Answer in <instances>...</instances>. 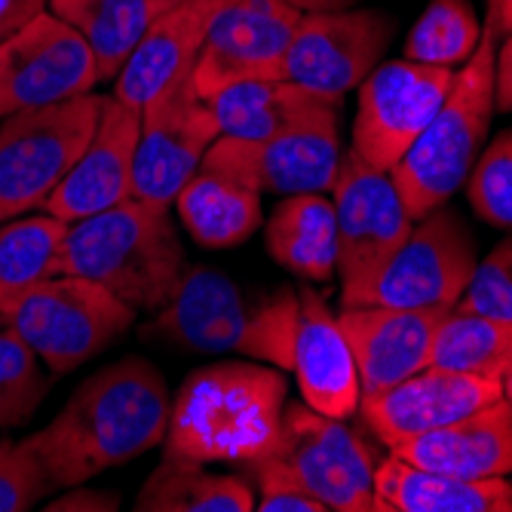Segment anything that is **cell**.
<instances>
[{
	"label": "cell",
	"mask_w": 512,
	"mask_h": 512,
	"mask_svg": "<svg viewBox=\"0 0 512 512\" xmlns=\"http://www.w3.org/2000/svg\"><path fill=\"white\" fill-rule=\"evenodd\" d=\"M169 411L160 371L142 356H126L86 378L53 421L28 436V445L56 491L74 488L157 448Z\"/></svg>",
	"instance_id": "cell-1"
},
{
	"label": "cell",
	"mask_w": 512,
	"mask_h": 512,
	"mask_svg": "<svg viewBox=\"0 0 512 512\" xmlns=\"http://www.w3.org/2000/svg\"><path fill=\"white\" fill-rule=\"evenodd\" d=\"M289 384L264 362H215L191 371L169 411L163 454L191 463H243L273 454Z\"/></svg>",
	"instance_id": "cell-2"
},
{
	"label": "cell",
	"mask_w": 512,
	"mask_h": 512,
	"mask_svg": "<svg viewBox=\"0 0 512 512\" xmlns=\"http://www.w3.org/2000/svg\"><path fill=\"white\" fill-rule=\"evenodd\" d=\"M298 292L246 298L221 270L184 267L172 298L154 313L145 338H160L188 353H237L292 371L298 332Z\"/></svg>",
	"instance_id": "cell-3"
},
{
	"label": "cell",
	"mask_w": 512,
	"mask_h": 512,
	"mask_svg": "<svg viewBox=\"0 0 512 512\" xmlns=\"http://www.w3.org/2000/svg\"><path fill=\"white\" fill-rule=\"evenodd\" d=\"M188 267L169 206L123 200L74 221L65 237V273L96 279L135 313H157Z\"/></svg>",
	"instance_id": "cell-4"
},
{
	"label": "cell",
	"mask_w": 512,
	"mask_h": 512,
	"mask_svg": "<svg viewBox=\"0 0 512 512\" xmlns=\"http://www.w3.org/2000/svg\"><path fill=\"white\" fill-rule=\"evenodd\" d=\"M497 28L485 22L476 53L454 71V83L430 126L390 172L411 221L445 206L463 188L482 154L494 117V59Z\"/></svg>",
	"instance_id": "cell-5"
},
{
	"label": "cell",
	"mask_w": 512,
	"mask_h": 512,
	"mask_svg": "<svg viewBox=\"0 0 512 512\" xmlns=\"http://www.w3.org/2000/svg\"><path fill=\"white\" fill-rule=\"evenodd\" d=\"M0 322L10 325L46 368L68 375L120 341L132 329L135 310L96 279L59 273L0 295Z\"/></svg>",
	"instance_id": "cell-6"
},
{
	"label": "cell",
	"mask_w": 512,
	"mask_h": 512,
	"mask_svg": "<svg viewBox=\"0 0 512 512\" xmlns=\"http://www.w3.org/2000/svg\"><path fill=\"white\" fill-rule=\"evenodd\" d=\"M102 108V92H86L0 117V221L46 206L96 135Z\"/></svg>",
	"instance_id": "cell-7"
},
{
	"label": "cell",
	"mask_w": 512,
	"mask_h": 512,
	"mask_svg": "<svg viewBox=\"0 0 512 512\" xmlns=\"http://www.w3.org/2000/svg\"><path fill=\"white\" fill-rule=\"evenodd\" d=\"M332 194L338 218V273L344 286L341 307H362L411 234L414 221L399 200L393 178L362 163L353 151L341 154Z\"/></svg>",
	"instance_id": "cell-8"
},
{
	"label": "cell",
	"mask_w": 512,
	"mask_h": 512,
	"mask_svg": "<svg viewBox=\"0 0 512 512\" xmlns=\"http://www.w3.org/2000/svg\"><path fill=\"white\" fill-rule=\"evenodd\" d=\"M454 83V68L421 65L411 59L384 62L356 89L353 154L378 172H393L421 138Z\"/></svg>",
	"instance_id": "cell-9"
},
{
	"label": "cell",
	"mask_w": 512,
	"mask_h": 512,
	"mask_svg": "<svg viewBox=\"0 0 512 512\" xmlns=\"http://www.w3.org/2000/svg\"><path fill=\"white\" fill-rule=\"evenodd\" d=\"M273 454L325 509L371 512L375 506V454L338 417L307 402L286 405Z\"/></svg>",
	"instance_id": "cell-10"
},
{
	"label": "cell",
	"mask_w": 512,
	"mask_h": 512,
	"mask_svg": "<svg viewBox=\"0 0 512 512\" xmlns=\"http://www.w3.org/2000/svg\"><path fill=\"white\" fill-rule=\"evenodd\" d=\"M99 83L89 43L50 10L0 40V117L86 96Z\"/></svg>",
	"instance_id": "cell-11"
},
{
	"label": "cell",
	"mask_w": 512,
	"mask_h": 512,
	"mask_svg": "<svg viewBox=\"0 0 512 512\" xmlns=\"http://www.w3.org/2000/svg\"><path fill=\"white\" fill-rule=\"evenodd\" d=\"M221 135L209 102L197 92L194 71L169 83L142 108L132 197L172 206L178 191L200 169L206 151Z\"/></svg>",
	"instance_id": "cell-12"
},
{
	"label": "cell",
	"mask_w": 512,
	"mask_h": 512,
	"mask_svg": "<svg viewBox=\"0 0 512 512\" xmlns=\"http://www.w3.org/2000/svg\"><path fill=\"white\" fill-rule=\"evenodd\" d=\"M200 169L237 178L258 194H325L341 169L338 117L304 123L258 142L218 135Z\"/></svg>",
	"instance_id": "cell-13"
},
{
	"label": "cell",
	"mask_w": 512,
	"mask_h": 512,
	"mask_svg": "<svg viewBox=\"0 0 512 512\" xmlns=\"http://www.w3.org/2000/svg\"><path fill=\"white\" fill-rule=\"evenodd\" d=\"M393 31L396 25L384 10L304 13L283 62V80L341 102L381 65Z\"/></svg>",
	"instance_id": "cell-14"
},
{
	"label": "cell",
	"mask_w": 512,
	"mask_h": 512,
	"mask_svg": "<svg viewBox=\"0 0 512 512\" xmlns=\"http://www.w3.org/2000/svg\"><path fill=\"white\" fill-rule=\"evenodd\" d=\"M476 240L463 218L439 206L411 227L365 304L454 310L476 270Z\"/></svg>",
	"instance_id": "cell-15"
},
{
	"label": "cell",
	"mask_w": 512,
	"mask_h": 512,
	"mask_svg": "<svg viewBox=\"0 0 512 512\" xmlns=\"http://www.w3.org/2000/svg\"><path fill=\"white\" fill-rule=\"evenodd\" d=\"M301 10L286 0H230L215 16L194 65L203 99L243 80H283V62Z\"/></svg>",
	"instance_id": "cell-16"
},
{
	"label": "cell",
	"mask_w": 512,
	"mask_h": 512,
	"mask_svg": "<svg viewBox=\"0 0 512 512\" xmlns=\"http://www.w3.org/2000/svg\"><path fill=\"white\" fill-rule=\"evenodd\" d=\"M503 399L497 375H473L427 365L405 381L359 399V414L387 448L421 433L454 424L491 402Z\"/></svg>",
	"instance_id": "cell-17"
},
{
	"label": "cell",
	"mask_w": 512,
	"mask_h": 512,
	"mask_svg": "<svg viewBox=\"0 0 512 512\" xmlns=\"http://www.w3.org/2000/svg\"><path fill=\"white\" fill-rule=\"evenodd\" d=\"M448 313L451 310L445 307H341L338 322L356 359L362 396L381 393L405 381L414 371L427 368L433 338Z\"/></svg>",
	"instance_id": "cell-18"
},
{
	"label": "cell",
	"mask_w": 512,
	"mask_h": 512,
	"mask_svg": "<svg viewBox=\"0 0 512 512\" xmlns=\"http://www.w3.org/2000/svg\"><path fill=\"white\" fill-rule=\"evenodd\" d=\"M138 135H142V111L105 96L96 135L89 138L74 169L50 194L43 212L74 224L129 200Z\"/></svg>",
	"instance_id": "cell-19"
},
{
	"label": "cell",
	"mask_w": 512,
	"mask_h": 512,
	"mask_svg": "<svg viewBox=\"0 0 512 512\" xmlns=\"http://www.w3.org/2000/svg\"><path fill=\"white\" fill-rule=\"evenodd\" d=\"M227 4L230 0H178L175 7H169L138 40L132 56L114 77L111 96L142 111L169 83L191 74L215 16Z\"/></svg>",
	"instance_id": "cell-20"
},
{
	"label": "cell",
	"mask_w": 512,
	"mask_h": 512,
	"mask_svg": "<svg viewBox=\"0 0 512 512\" xmlns=\"http://www.w3.org/2000/svg\"><path fill=\"white\" fill-rule=\"evenodd\" d=\"M298 332L292 371L298 378L301 396L319 414L347 421L359 411L362 387L356 375V359L347 344L338 316L329 310L316 289L298 292Z\"/></svg>",
	"instance_id": "cell-21"
},
{
	"label": "cell",
	"mask_w": 512,
	"mask_h": 512,
	"mask_svg": "<svg viewBox=\"0 0 512 512\" xmlns=\"http://www.w3.org/2000/svg\"><path fill=\"white\" fill-rule=\"evenodd\" d=\"M393 457L414 467L463 476L491 479L512 473V405L497 399L454 424L421 433L390 448Z\"/></svg>",
	"instance_id": "cell-22"
},
{
	"label": "cell",
	"mask_w": 512,
	"mask_h": 512,
	"mask_svg": "<svg viewBox=\"0 0 512 512\" xmlns=\"http://www.w3.org/2000/svg\"><path fill=\"white\" fill-rule=\"evenodd\" d=\"M512 512V485L506 476L463 479L414 467L387 457L375 467L371 512Z\"/></svg>",
	"instance_id": "cell-23"
},
{
	"label": "cell",
	"mask_w": 512,
	"mask_h": 512,
	"mask_svg": "<svg viewBox=\"0 0 512 512\" xmlns=\"http://www.w3.org/2000/svg\"><path fill=\"white\" fill-rule=\"evenodd\" d=\"M206 102L218 120L221 135L246 138V142H258V138H270L325 117H338V102L322 99L292 80H243L224 86Z\"/></svg>",
	"instance_id": "cell-24"
},
{
	"label": "cell",
	"mask_w": 512,
	"mask_h": 512,
	"mask_svg": "<svg viewBox=\"0 0 512 512\" xmlns=\"http://www.w3.org/2000/svg\"><path fill=\"white\" fill-rule=\"evenodd\" d=\"M270 258L310 283H329L338 270V218L325 194H289L264 227Z\"/></svg>",
	"instance_id": "cell-25"
},
{
	"label": "cell",
	"mask_w": 512,
	"mask_h": 512,
	"mask_svg": "<svg viewBox=\"0 0 512 512\" xmlns=\"http://www.w3.org/2000/svg\"><path fill=\"white\" fill-rule=\"evenodd\" d=\"M175 209L188 234L206 249H230L246 243L261 227V194L237 178L197 169L178 191Z\"/></svg>",
	"instance_id": "cell-26"
},
{
	"label": "cell",
	"mask_w": 512,
	"mask_h": 512,
	"mask_svg": "<svg viewBox=\"0 0 512 512\" xmlns=\"http://www.w3.org/2000/svg\"><path fill=\"white\" fill-rule=\"evenodd\" d=\"M175 4L178 0H50L46 10L89 43L102 80H114L145 31Z\"/></svg>",
	"instance_id": "cell-27"
},
{
	"label": "cell",
	"mask_w": 512,
	"mask_h": 512,
	"mask_svg": "<svg viewBox=\"0 0 512 512\" xmlns=\"http://www.w3.org/2000/svg\"><path fill=\"white\" fill-rule=\"evenodd\" d=\"M138 512H252L255 491L246 476L209 473L206 463L163 454L135 497Z\"/></svg>",
	"instance_id": "cell-28"
},
{
	"label": "cell",
	"mask_w": 512,
	"mask_h": 512,
	"mask_svg": "<svg viewBox=\"0 0 512 512\" xmlns=\"http://www.w3.org/2000/svg\"><path fill=\"white\" fill-rule=\"evenodd\" d=\"M68 221L56 215H19L0 227V295L65 273Z\"/></svg>",
	"instance_id": "cell-29"
},
{
	"label": "cell",
	"mask_w": 512,
	"mask_h": 512,
	"mask_svg": "<svg viewBox=\"0 0 512 512\" xmlns=\"http://www.w3.org/2000/svg\"><path fill=\"white\" fill-rule=\"evenodd\" d=\"M430 365L500 378L512 365V319L451 310L433 338Z\"/></svg>",
	"instance_id": "cell-30"
},
{
	"label": "cell",
	"mask_w": 512,
	"mask_h": 512,
	"mask_svg": "<svg viewBox=\"0 0 512 512\" xmlns=\"http://www.w3.org/2000/svg\"><path fill=\"white\" fill-rule=\"evenodd\" d=\"M479 40L482 25L470 0H430L405 37V59L457 68L476 53Z\"/></svg>",
	"instance_id": "cell-31"
},
{
	"label": "cell",
	"mask_w": 512,
	"mask_h": 512,
	"mask_svg": "<svg viewBox=\"0 0 512 512\" xmlns=\"http://www.w3.org/2000/svg\"><path fill=\"white\" fill-rule=\"evenodd\" d=\"M46 393L50 378L43 375L40 356L0 322V433L31 421Z\"/></svg>",
	"instance_id": "cell-32"
},
{
	"label": "cell",
	"mask_w": 512,
	"mask_h": 512,
	"mask_svg": "<svg viewBox=\"0 0 512 512\" xmlns=\"http://www.w3.org/2000/svg\"><path fill=\"white\" fill-rule=\"evenodd\" d=\"M467 197L485 224L512 227V129L500 132L479 154L467 178Z\"/></svg>",
	"instance_id": "cell-33"
},
{
	"label": "cell",
	"mask_w": 512,
	"mask_h": 512,
	"mask_svg": "<svg viewBox=\"0 0 512 512\" xmlns=\"http://www.w3.org/2000/svg\"><path fill=\"white\" fill-rule=\"evenodd\" d=\"M53 491L56 485L46 476L28 439L13 442L0 436V512H25Z\"/></svg>",
	"instance_id": "cell-34"
},
{
	"label": "cell",
	"mask_w": 512,
	"mask_h": 512,
	"mask_svg": "<svg viewBox=\"0 0 512 512\" xmlns=\"http://www.w3.org/2000/svg\"><path fill=\"white\" fill-rule=\"evenodd\" d=\"M454 310L512 319V237H506L482 261H476L470 286L460 295Z\"/></svg>",
	"instance_id": "cell-35"
},
{
	"label": "cell",
	"mask_w": 512,
	"mask_h": 512,
	"mask_svg": "<svg viewBox=\"0 0 512 512\" xmlns=\"http://www.w3.org/2000/svg\"><path fill=\"white\" fill-rule=\"evenodd\" d=\"M246 479L255 482V509L258 512H329L313 494L301 488V482L289 473V467L276 454H264L258 460L243 463Z\"/></svg>",
	"instance_id": "cell-36"
},
{
	"label": "cell",
	"mask_w": 512,
	"mask_h": 512,
	"mask_svg": "<svg viewBox=\"0 0 512 512\" xmlns=\"http://www.w3.org/2000/svg\"><path fill=\"white\" fill-rule=\"evenodd\" d=\"M46 509L50 512H114L120 509V500L108 491H92V488L74 485L68 488V494L50 500Z\"/></svg>",
	"instance_id": "cell-37"
},
{
	"label": "cell",
	"mask_w": 512,
	"mask_h": 512,
	"mask_svg": "<svg viewBox=\"0 0 512 512\" xmlns=\"http://www.w3.org/2000/svg\"><path fill=\"white\" fill-rule=\"evenodd\" d=\"M494 108L500 114H512V31L503 37L494 59Z\"/></svg>",
	"instance_id": "cell-38"
},
{
	"label": "cell",
	"mask_w": 512,
	"mask_h": 512,
	"mask_svg": "<svg viewBox=\"0 0 512 512\" xmlns=\"http://www.w3.org/2000/svg\"><path fill=\"white\" fill-rule=\"evenodd\" d=\"M46 7H50V0H0V40L16 34Z\"/></svg>",
	"instance_id": "cell-39"
},
{
	"label": "cell",
	"mask_w": 512,
	"mask_h": 512,
	"mask_svg": "<svg viewBox=\"0 0 512 512\" xmlns=\"http://www.w3.org/2000/svg\"><path fill=\"white\" fill-rule=\"evenodd\" d=\"M488 22L500 37H506L512 31V0H488Z\"/></svg>",
	"instance_id": "cell-40"
},
{
	"label": "cell",
	"mask_w": 512,
	"mask_h": 512,
	"mask_svg": "<svg viewBox=\"0 0 512 512\" xmlns=\"http://www.w3.org/2000/svg\"><path fill=\"white\" fill-rule=\"evenodd\" d=\"M286 4L298 7L301 13H335V10H350L359 0H286Z\"/></svg>",
	"instance_id": "cell-41"
},
{
	"label": "cell",
	"mask_w": 512,
	"mask_h": 512,
	"mask_svg": "<svg viewBox=\"0 0 512 512\" xmlns=\"http://www.w3.org/2000/svg\"><path fill=\"white\" fill-rule=\"evenodd\" d=\"M500 387H503V399L512 405V365L503 371V375H500Z\"/></svg>",
	"instance_id": "cell-42"
},
{
	"label": "cell",
	"mask_w": 512,
	"mask_h": 512,
	"mask_svg": "<svg viewBox=\"0 0 512 512\" xmlns=\"http://www.w3.org/2000/svg\"><path fill=\"white\" fill-rule=\"evenodd\" d=\"M506 479H509V485H512V473H509V476H506Z\"/></svg>",
	"instance_id": "cell-43"
}]
</instances>
